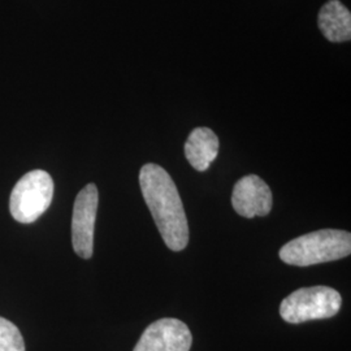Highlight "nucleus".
Wrapping results in <instances>:
<instances>
[{"label": "nucleus", "instance_id": "nucleus-1", "mask_svg": "<svg viewBox=\"0 0 351 351\" xmlns=\"http://www.w3.org/2000/svg\"><path fill=\"white\" fill-rule=\"evenodd\" d=\"M139 185L168 249L184 250L189 242L188 219L172 177L158 164H145L139 172Z\"/></svg>", "mask_w": 351, "mask_h": 351}, {"label": "nucleus", "instance_id": "nucleus-2", "mask_svg": "<svg viewBox=\"0 0 351 351\" xmlns=\"http://www.w3.org/2000/svg\"><path fill=\"white\" fill-rule=\"evenodd\" d=\"M351 234L346 230L322 229L289 241L280 250L284 263L308 267L349 256Z\"/></svg>", "mask_w": 351, "mask_h": 351}, {"label": "nucleus", "instance_id": "nucleus-3", "mask_svg": "<svg viewBox=\"0 0 351 351\" xmlns=\"http://www.w3.org/2000/svg\"><path fill=\"white\" fill-rule=\"evenodd\" d=\"M342 298L339 291L329 287L302 288L290 293L281 302L280 315L290 324L310 320L329 319L339 314Z\"/></svg>", "mask_w": 351, "mask_h": 351}, {"label": "nucleus", "instance_id": "nucleus-4", "mask_svg": "<svg viewBox=\"0 0 351 351\" xmlns=\"http://www.w3.org/2000/svg\"><path fill=\"white\" fill-rule=\"evenodd\" d=\"M52 198L53 181L51 176L42 169L32 171L23 176L13 188L10 198L11 215L19 223H34L49 210Z\"/></svg>", "mask_w": 351, "mask_h": 351}, {"label": "nucleus", "instance_id": "nucleus-5", "mask_svg": "<svg viewBox=\"0 0 351 351\" xmlns=\"http://www.w3.org/2000/svg\"><path fill=\"white\" fill-rule=\"evenodd\" d=\"M99 194L94 184L82 189L75 201L72 216V245L75 254L90 259L94 251V228Z\"/></svg>", "mask_w": 351, "mask_h": 351}, {"label": "nucleus", "instance_id": "nucleus-6", "mask_svg": "<svg viewBox=\"0 0 351 351\" xmlns=\"http://www.w3.org/2000/svg\"><path fill=\"white\" fill-rule=\"evenodd\" d=\"M191 343V332L184 322L164 317L146 328L133 351H190Z\"/></svg>", "mask_w": 351, "mask_h": 351}, {"label": "nucleus", "instance_id": "nucleus-7", "mask_svg": "<svg viewBox=\"0 0 351 351\" xmlns=\"http://www.w3.org/2000/svg\"><path fill=\"white\" fill-rule=\"evenodd\" d=\"M272 191L259 176H245L233 189L232 204L242 217L267 216L272 210Z\"/></svg>", "mask_w": 351, "mask_h": 351}, {"label": "nucleus", "instance_id": "nucleus-8", "mask_svg": "<svg viewBox=\"0 0 351 351\" xmlns=\"http://www.w3.org/2000/svg\"><path fill=\"white\" fill-rule=\"evenodd\" d=\"M322 34L333 43L349 42L351 38V13L339 0H329L317 14Z\"/></svg>", "mask_w": 351, "mask_h": 351}, {"label": "nucleus", "instance_id": "nucleus-9", "mask_svg": "<svg viewBox=\"0 0 351 351\" xmlns=\"http://www.w3.org/2000/svg\"><path fill=\"white\" fill-rule=\"evenodd\" d=\"M219 154V138L210 128H195L185 143V156L191 167L204 172Z\"/></svg>", "mask_w": 351, "mask_h": 351}, {"label": "nucleus", "instance_id": "nucleus-10", "mask_svg": "<svg viewBox=\"0 0 351 351\" xmlns=\"http://www.w3.org/2000/svg\"><path fill=\"white\" fill-rule=\"evenodd\" d=\"M0 351H25L21 332L12 322L0 316Z\"/></svg>", "mask_w": 351, "mask_h": 351}]
</instances>
